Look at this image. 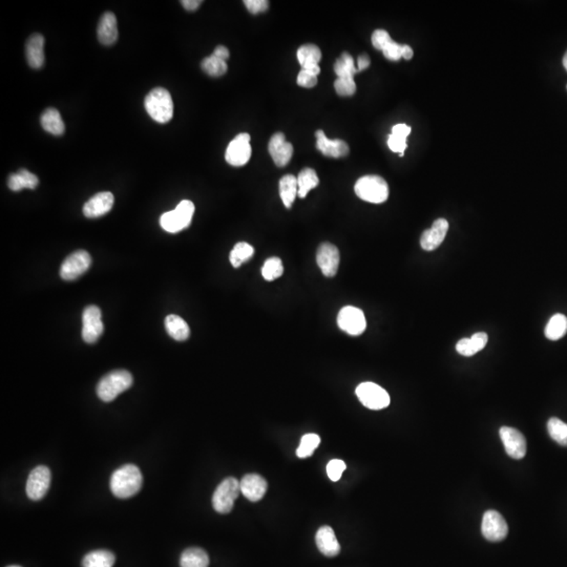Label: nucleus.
I'll list each match as a JSON object with an SVG mask.
<instances>
[{
	"mask_svg": "<svg viewBox=\"0 0 567 567\" xmlns=\"http://www.w3.org/2000/svg\"><path fill=\"white\" fill-rule=\"evenodd\" d=\"M141 471L135 465H125L113 472L111 478V490L117 498L127 499L135 496L141 490Z\"/></svg>",
	"mask_w": 567,
	"mask_h": 567,
	"instance_id": "1",
	"label": "nucleus"
},
{
	"mask_svg": "<svg viewBox=\"0 0 567 567\" xmlns=\"http://www.w3.org/2000/svg\"><path fill=\"white\" fill-rule=\"evenodd\" d=\"M144 105L150 118L161 125L169 122L174 117V101L165 88H154L146 96Z\"/></svg>",
	"mask_w": 567,
	"mask_h": 567,
	"instance_id": "2",
	"label": "nucleus"
},
{
	"mask_svg": "<svg viewBox=\"0 0 567 567\" xmlns=\"http://www.w3.org/2000/svg\"><path fill=\"white\" fill-rule=\"evenodd\" d=\"M133 385V376L127 370H116L103 376L97 385L99 399L111 403L119 394L129 390Z\"/></svg>",
	"mask_w": 567,
	"mask_h": 567,
	"instance_id": "3",
	"label": "nucleus"
},
{
	"mask_svg": "<svg viewBox=\"0 0 567 567\" xmlns=\"http://www.w3.org/2000/svg\"><path fill=\"white\" fill-rule=\"evenodd\" d=\"M354 191L360 199L373 204L383 203L389 197L388 183L385 179L374 175L358 179Z\"/></svg>",
	"mask_w": 567,
	"mask_h": 567,
	"instance_id": "4",
	"label": "nucleus"
},
{
	"mask_svg": "<svg viewBox=\"0 0 567 567\" xmlns=\"http://www.w3.org/2000/svg\"><path fill=\"white\" fill-rule=\"evenodd\" d=\"M195 214V205L189 200L179 203L176 209L165 212L161 216L160 225L165 232L177 234L191 225Z\"/></svg>",
	"mask_w": 567,
	"mask_h": 567,
	"instance_id": "5",
	"label": "nucleus"
},
{
	"mask_svg": "<svg viewBox=\"0 0 567 567\" xmlns=\"http://www.w3.org/2000/svg\"><path fill=\"white\" fill-rule=\"evenodd\" d=\"M240 493V481L237 478L228 477L223 480L212 496V506L214 511L218 514H228L232 512L234 501Z\"/></svg>",
	"mask_w": 567,
	"mask_h": 567,
	"instance_id": "6",
	"label": "nucleus"
},
{
	"mask_svg": "<svg viewBox=\"0 0 567 567\" xmlns=\"http://www.w3.org/2000/svg\"><path fill=\"white\" fill-rule=\"evenodd\" d=\"M356 396L360 403L370 410H383L390 405V395L377 383L367 381L356 388Z\"/></svg>",
	"mask_w": 567,
	"mask_h": 567,
	"instance_id": "7",
	"label": "nucleus"
},
{
	"mask_svg": "<svg viewBox=\"0 0 567 567\" xmlns=\"http://www.w3.org/2000/svg\"><path fill=\"white\" fill-rule=\"evenodd\" d=\"M337 325L340 330L349 335L358 336L366 330V317L358 307L346 306L338 312Z\"/></svg>",
	"mask_w": 567,
	"mask_h": 567,
	"instance_id": "8",
	"label": "nucleus"
},
{
	"mask_svg": "<svg viewBox=\"0 0 567 567\" xmlns=\"http://www.w3.org/2000/svg\"><path fill=\"white\" fill-rule=\"evenodd\" d=\"M251 157L250 135L242 133L237 136L227 147L225 159L232 166H244Z\"/></svg>",
	"mask_w": 567,
	"mask_h": 567,
	"instance_id": "9",
	"label": "nucleus"
},
{
	"mask_svg": "<svg viewBox=\"0 0 567 567\" xmlns=\"http://www.w3.org/2000/svg\"><path fill=\"white\" fill-rule=\"evenodd\" d=\"M92 264L90 253L78 250L70 255L61 268V276L65 280H74L86 273Z\"/></svg>",
	"mask_w": 567,
	"mask_h": 567,
	"instance_id": "10",
	"label": "nucleus"
},
{
	"mask_svg": "<svg viewBox=\"0 0 567 567\" xmlns=\"http://www.w3.org/2000/svg\"><path fill=\"white\" fill-rule=\"evenodd\" d=\"M481 532L484 537L490 542H499L505 539L509 533V527L504 518L497 511H488L482 518Z\"/></svg>",
	"mask_w": 567,
	"mask_h": 567,
	"instance_id": "11",
	"label": "nucleus"
},
{
	"mask_svg": "<svg viewBox=\"0 0 567 567\" xmlns=\"http://www.w3.org/2000/svg\"><path fill=\"white\" fill-rule=\"evenodd\" d=\"M51 484V471L45 465L35 468L26 481V495L31 500L38 501L47 495Z\"/></svg>",
	"mask_w": 567,
	"mask_h": 567,
	"instance_id": "12",
	"label": "nucleus"
},
{
	"mask_svg": "<svg viewBox=\"0 0 567 567\" xmlns=\"http://www.w3.org/2000/svg\"><path fill=\"white\" fill-rule=\"evenodd\" d=\"M505 452L509 457L520 461L527 454V439L520 431L509 426H502L499 431Z\"/></svg>",
	"mask_w": 567,
	"mask_h": 567,
	"instance_id": "13",
	"label": "nucleus"
},
{
	"mask_svg": "<svg viewBox=\"0 0 567 567\" xmlns=\"http://www.w3.org/2000/svg\"><path fill=\"white\" fill-rule=\"evenodd\" d=\"M101 310L97 306H88L84 309L82 315V337L88 344L96 343L102 335L104 326L101 319Z\"/></svg>",
	"mask_w": 567,
	"mask_h": 567,
	"instance_id": "14",
	"label": "nucleus"
},
{
	"mask_svg": "<svg viewBox=\"0 0 567 567\" xmlns=\"http://www.w3.org/2000/svg\"><path fill=\"white\" fill-rule=\"evenodd\" d=\"M340 255L337 247L331 243L319 245L317 253V262L321 273L327 278H333L337 273Z\"/></svg>",
	"mask_w": 567,
	"mask_h": 567,
	"instance_id": "15",
	"label": "nucleus"
},
{
	"mask_svg": "<svg viewBox=\"0 0 567 567\" xmlns=\"http://www.w3.org/2000/svg\"><path fill=\"white\" fill-rule=\"evenodd\" d=\"M268 150L272 160L278 167L286 166L294 154V146L286 141L285 135L282 133H276L272 136L268 144Z\"/></svg>",
	"mask_w": 567,
	"mask_h": 567,
	"instance_id": "16",
	"label": "nucleus"
},
{
	"mask_svg": "<svg viewBox=\"0 0 567 567\" xmlns=\"http://www.w3.org/2000/svg\"><path fill=\"white\" fill-rule=\"evenodd\" d=\"M449 230V222L445 218H438L433 223L430 230H424L420 238V245L426 251H433L438 248Z\"/></svg>",
	"mask_w": 567,
	"mask_h": 567,
	"instance_id": "17",
	"label": "nucleus"
},
{
	"mask_svg": "<svg viewBox=\"0 0 567 567\" xmlns=\"http://www.w3.org/2000/svg\"><path fill=\"white\" fill-rule=\"evenodd\" d=\"M241 493L251 502H257L265 496L268 484L265 478L257 474H247L240 481Z\"/></svg>",
	"mask_w": 567,
	"mask_h": 567,
	"instance_id": "18",
	"label": "nucleus"
},
{
	"mask_svg": "<svg viewBox=\"0 0 567 567\" xmlns=\"http://www.w3.org/2000/svg\"><path fill=\"white\" fill-rule=\"evenodd\" d=\"M115 198L109 191H102L90 198L83 206V214L88 218H96L111 211Z\"/></svg>",
	"mask_w": 567,
	"mask_h": 567,
	"instance_id": "19",
	"label": "nucleus"
},
{
	"mask_svg": "<svg viewBox=\"0 0 567 567\" xmlns=\"http://www.w3.org/2000/svg\"><path fill=\"white\" fill-rule=\"evenodd\" d=\"M315 136L317 139V148L324 156L330 157V158H343L349 154V146L343 140L328 139L321 129L317 131Z\"/></svg>",
	"mask_w": 567,
	"mask_h": 567,
	"instance_id": "20",
	"label": "nucleus"
},
{
	"mask_svg": "<svg viewBox=\"0 0 567 567\" xmlns=\"http://www.w3.org/2000/svg\"><path fill=\"white\" fill-rule=\"evenodd\" d=\"M26 56L29 65L32 69H41L45 65V37L41 34H33L26 41Z\"/></svg>",
	"mask_w": 567,
	"mask_h": 567,
	"instance_id": "21",
	"label": "nucleus"
},
{
	"mask_svg": "<svg viewBox=\"0 0 567 567\" xmlns=\"http://www.w3.org/2000/svg\"><path fill=\"white\" fill-rule=\"evenodd\" d=\"M321 59V51L314 45H304L298 49V61L302 70L319 76L321 67L319 63Z\"/></svg>",
	"mask_w": 567,
	"mask_h": 567,
	"instance_id": "22",
	"label": "nucleus"
},
{
	"mask_svg": "<svg viewBox=\"0 0 567 567\" xmlns=\"http://www.w3.org/2000/svg\"><path fill=\"white\" fill-rule=\"evenodd\" d=\"M98 40L103 45H113L118 39L117 18L111 12H105L98 24Z\"/></svg>",
	"mask_w": 567,
	"mask_h": 567,
	"instance_id": "23",
	"label": "nucleus"
},
{
	"mask_svg": "<svg viewBox=\"0 0 567 567\" xmlns=\"http://www.w3.org/2000/svg\"><path fill=\"white\" fill-rule=\"evenodd\" d=\"M315 542L319 552L326 557H336L340 552V545L332 527L325 525L317 531Z\"/></svg>",
	"mask_w": 567,
	"mask_h": 567,
	"instance_id": "24",
	"label": "nucleus"
},
{
	"mask_svg": "<svg viewBox=\"0 0 567 567\" xmlns=\"http://www.w3.org/2000/svg\"><path fill=\"white\" fill-rule=\"evenodd\" d=\"M411 127L405 123L394 125L392 134L388 139V146L390 150L394 152H399L401 157H403L408 147L407 138L411 134Z\"/></svg>",
	"mask_w": 567,
	"mask_h": 567,
	"instance_id": "25",
	"label": "nucleus"
},
{
	"mask_svg": "<svg viewBox=\"0 0 567 567\" xmlns=\"http://www.w3.org/2000/svg\"><path fill=\"white\" fill-rule=\"evenodd\" d=\"M41 127L45 131L54 136H63L65 131V125L61 118V113L56 109H47L43 111L40 118Z\"/></svg>",
	"mask_w": 567,
	"mask_h": 567,
	"instance_id": "26",
	"label": "nucleus"
},
{
	"mask_svg": "<svg viewBox=\"0 0 567 567\" xmlns=\"http://www.w3.org/2000/svg\"><path fill=\"white\" fill-rule=\"evenodd\" d=\"M39 184V179L26 169H19L8 178V186L11 191H20L24 189H35Z\"/></svg>",
	"mask_w": 567,
	"mask_h": 567,
	"instance_id": "27",
	"label": "nucleus"
},
{
	"mask_svg": "<svg viewBox=\"0 0 567 567\" xmlns=\"http://www.w3.org/2000/svg\"><path fill=\"white\" fill-rule=\"evenodd\" d=\"M165 328L170 337L178 342H184L191 335V329L186 321L178 315L170 314L165 319Z\"/></svg>",
	"mask_w": 567,
	"mask_h": 567,
	"instance_id": "28",
	"label": "nucleus"
},
{
	"mask_svg": "<svg viewBox=\"0 0 567 567\" xmlns=\"http://www.w3.org/2000/svg\"><path fill=\"white\" fill-rule=\"evenodd\" d=\"M209 557L200 548H189L181 554V567H208Z\"/></svg>",
	"mask_w": 567,
	"mask_h": 567,
	"instance_id": "29",
	"label": "nucleus"
},
{
	"mask_svg": "<svg viewBox=\"0 0 567 567\" xmlns=\"http://www.w3.org/2000/svg\"><path fill=\"white\" fill-rule=\"evenodd\" d=\"M280 195L284 205L292 208L296 195H298V178L292 175L282 177L280 180Z\"/></svg>",
	"mask_w": 567,
	"mask_h": 567,
	"instance_id": "30",
	"label": "nucleus"
},
{
	"mask_svg": "<svg viewBox=\"0 0 567 567\" xmlns=\"http://www.w3.org/2000/svg\"><path fill=\"white\" fill-rule=\"evenodd\" d=\"M115 554L109 550H94L86 554L82 560V567H113L115 564Z\"/></svg>",
	"mask_w": 567,
	"mask_h": 567,
	"instance_id": "31",
	"label": "nucleus"
},
{
	"mask_svg": "<svg viewBox=\"0 0 567 567\" xmlns=\"http://www.w3.org/2000/svg\"><path fill=\"white\" fill-rule=\"evenodd\" d=\"M545 336L550 340H558L567 333V317L561 313L552 315L545 327Z\"/></svg>",
	"mask_w": 567,
	"mask_h": 567,
	"instance_id": "32",
	"label": "nucleus"
},
{
	"mask_svg": "<svg viewBox=\"0 0 567 567\" xmlns=\"http://www.w3.org/2000/svg\"><path fill=\"white\" fill-rule=\"evenodd\" d=\"M319 179L314 169L308 168V167L303 169L298 177V197L304 199L308 195L309 191L319 186Z\"/></svg>",
	"mask_w": 567,
	"mask_h": 567,
	"instance_id": "33",
	"label": "nucleus"
},
{
	"mask_svg": "<svg viewBox=\"0 0 567 567\" xmlns=\"http://www.w3.org/2000/svg\"><path fill=\"white\" fill-rule=\"evenodd\" d=\"M334 72L337 78H350L354 79V75L358 73L352 56L348 53H343L334 65Z\"/></svg>",
	"mask_w": 567,
	"mask_h": 567,
	"instance_id": "34",
	"label": "nucleus"
},
{
	"mask_svg": "<svg viewBox=\"0 0 567 567\" xmlns=\"http://www.w3.org/2000/svg\"><path fill=\"white\" fill-rule=\"evenodd\" d=\"M253 253H255V248L250 244L246 242L238 243L230 253V263L234 268L241 267L243 264L246 263L253 257Z\"/></svg>",
	"mask_w": 567,
	"mask_h": 567,
	"instance_id": "35",
	"label": "nucleus"
},
{
	"mask_svg": "<svg viewBox=\"0 0 567 567\" xmlns=\"http://www.w3.org/2000/svg\"><path fill=\"white\" fill-rule=\"evenodd\" d=\"M548 431L552 439L557 443L567 447V424L557 417H552L548 422Z\"/></svg>",
	"mask_w": 567,
	"mask_h": 567,
	"instance_id": "36",
	"label": "nucleus"
},
{
	"mask_svg": "<svg viewBox=\"0 0 567 567\" xmlns=\"http://www.w3.org/2000/svg\"><path fill=\"white\" fill-rule=\"evenodd\" d=\"M319 443H321V438H319V435L312 434V433L304 435L301 439L298 449H296V456L298 458H308V457L312 456L315 449L319 447Z\"/></svg>",
	"mask_w": 567,
	"mask_h": 567,
	"instance_id": "37",
	"label": "nucleus"
},
{
	"mask_svg": "<svg viewBox=\"0 0 567 567\" xmlns=\"http://www.w3.org/2000/svg\"><path fill=\"white\" fill-rule=\"evenodd\" d=\"M201 67L207 75L211 76V77H221V76L226 74L227 69H228L226 61L216 58V56L214 55L203 59L201 63Z\"/></svg>",
	"mask_w": 567,
	"mask_h": 567,
	"instance_id": "38",
	"label": "nucleus"
},
{
	"mask_svg": "<svg viewBox=\"0 0 567 567\" xmlns=\"http://www.w3.org/2000/svg\"><path fill=\"white\" fill-rule=\"evenodd\" d=\"M282 273H284V266L280 257H269L262 267V275L268 282H272L280 278Z\"/></svg>",
	"mask_w": 567,
	"mask_h": 567,
	"instance_id": "39",
	"label": "nucleus"
},
{
	"mask_svg": "<svg viewBox=\"0 0 567 567\" xmlns=\"http://www.w3.org/2000/svg\"><path fill=\"white\" fill-rule=\"evenodd\" d=\"M337 95L342 97L352 96L356 92V83L354 79L350 78H337L334 82Z\"/></svg>",
	"mask_w": 567,
	"mask_h": 567,
	"instance_id": "40",
	"label": "nucleus"
},
{
	"mask_svg": "<svg viewBox=\"0 0 567 567\" xmlns=\"http://www.w3.org/2000/svg\"><path fill=\"white\" fill-rule=\"evenodd\" d=\"M346 468H347L346 463L343 461H340V459H333V461H329L327 465L328 477L332 481H338L342 478L344 472H345Z\"/></svg>",
	"mask_w": 567,
	"mask_h": 567,
	"instance_id": "41",
	"label": "nucleus"
},
{
	"mask_svg": "<svg viewBox=\"0 0 567 567\" xmlns=\"http://www.w3.org/2000/svg\"><path fill=\"white\" fill-rule=\"evenodd\" d=\"M381 51L388 61H399V59L403 58V45H399L393 40L390 41Z\"/></svg>",
	"mask_w": 567,
	"mask_h": 567,
	"instance_id": "42",
	"label": "nucleus"
},
{
	"mask_svg": "<svg viewBox=\"0 0 567 567\" xmlns=\"http://www.w3.org/2000/svg\"><path fill=\"white\" fill-rule=\"evenodd\" d=\"M373 47H375L376 49H379V51H383V47L392 40L391 36H390L389 33L385 30H376L373 32L372 38Z\"/></svg>",
	"mask_w": 567,
	"mask_h": 567,
	"instance_id": "43",
	"label": "nucleus"
},
{
	"mask_svg": "<svg viewBox=\"0 0 567 567\" xmlns=\"http://www.w3.org/2000/svg\"><path fill=\"white\" fill-rule=\"evenodd\" d=\"M456 350L461 356H467V358L478 353L477 350L475 349L473 343H472L471 338H461L457 343Z\"/></svg>",
	"mask_w": 567,
	"mask_h": 567,
	"instance_id": "44",
	"label": "nucleus"
},
{
	"mask_svg": "<svg viewBox=\"0 0 567 567\" xmlns=\"http://www.w3.org/2000/svg\"><path fill=\"white\" fill-rule=\"evenodd\" d=\"M296 82H298V86H302V88H314V86L317 84V76L314 75V74L310 73V72L301 70L300 73H298V80H296Z\"/></svg>",
	"mask_w": 567,
	"mask_h": 567,
	"instance_id": "45",
	"label": "nucleus"
},
{
	"mask_svg": "<svg viewBox=\"0 0 567 567\" xmlns=\"http://www.w3.org/2000/svg\"><path fill=\"white\" fill-rule=\"evenodd\" d=\"M244 5L247 10L253 14L265 12L269 7L267 0H245Z\"/></svg>",
	"mask_w": 567,
	"mask_h": 567,
	"instance_id": "46",
	"label": "nucleus"
},
{
	"mask_svg": "<svg viewBox=\"0 0 567 567\" xmlns=\"http://www.w3.org/2000/svg\"><path fill=\"white\" fill-rule=\"evenodd\" d=\"M471 340L475 349L477 350V352H479L486 348V344H488V334L484 333V332H478V333H475L472 336Z\"/></svg>",
	"mask_w": 567,
	"mask_h": 567,
	"instance_id": "47",
	"label": "nucleus"
},
{
	"mask_svg": "<svg viewBox=\"0 0 567 567\" xmlns=\"http://www.w3.org/2000/svg\"><path fill=\"white\" fill-rule=\"evenodd\" d=\"M212 55L216 56V58L226 61L227 59L230 58V51H228V49L224 47V45H218V47H216V49H214Z\"/></svg>",
	"mask_w": 567,
	"mask_h": 567,
	"instance_id": "48",
	"label": "nucleus"
},
{
	"mask_svg": "<svg viewBox=\"0 0 567 567\" xmlns=\"http://www.w3.org/2000/svg\"><path fill=\"white\" fill-rule=\"evenodd\" d=\"M201 0H182L181 5L183 6L186 11L193 12L201 6Z\"/></svg>",
	"mask_w": 567,
	"mask_h": 567,
	"instance_id": "49",
	"label": "nucleus"
},
{
	"mask_svg": "<svg viewBox=\"0 0 567 567\" xmlns=\"http://www.w3.org/2000/svg\"><path fill=\"white\" fill-rule=\"evenodd\" d=\"M370 58H369V56L366 55V54H362L358 57V72L364 71V70L368 69L370 67Z\"/></svg>",
	"mask_w": 567,
	"mask_h": 567,
	"instance_id": "50",
	"label": "nucleus"
},
{
	"mask_svg": "<svg viewBox=\"0 0 567 567\" xmlns=\"http://www.w3.org/2000/svg\"><path fill=\"white\" fill-rule=\"evenodd\" d=\"M413 49H412L411 47L407 45H403V58H405L406 61H410V59L413 58Z\"/></svg>",
	"mask_w": 567,
	"mask_h": 567,
	"instance_id": "51",
	"label": "nucleus"
},
{
	"mask_svg": "<svg viewBox=\"0 0 567 567\" xmlns=\"http://www.w3.org/2000/svg\"><path fill=\"white\" fill-rule=\"evenodd\" d=\"M563 67H564L567 71V51L566 53H565L564 57H563Z\"/></svg>",
	"mask_w": 567,
	"mask_h": 567,
	"instance_id": "52",
	"label": "nucleus"
},
{
	"mask_svg": "<svg viewBox=\"0 0 567 567\" xmlns=\"http://www.w3.org/2000/svg\"><path fill=\"white\" fill-rule=\"evenodd\" d=\"M9 567H20V566H17V565H12V566H9Z\"/></svg>",
	"mask_w": 567,
	"mask_h": 567,
	"instance_id": "53",
	"label": "nucleus"
}]
</instances>
